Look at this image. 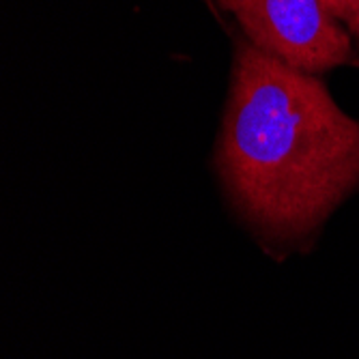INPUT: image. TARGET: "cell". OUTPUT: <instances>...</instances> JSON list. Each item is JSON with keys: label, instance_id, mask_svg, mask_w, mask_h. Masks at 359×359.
Masks as SVG:
<instances>
[{"label": "cell", "instance_id": "cell-2", "mask_svg": "<svg viewBox=\"0 0 359 359\" xmlns=\"http://www.w3.org/2000/svg\"><path fill=\"white\" fill-rule=\"evenodd\" d=\"M245 39L290 67L320 74L355 62L348 32L323 0H217Z\"/></svg>", "mask_w": 359, "mask_h": 359}, {"label": "cell", "instance_id": "cell-1", "mask_svg": "<svg viewBox=\"0 0 359 359\" xmlns=\"http://www.w3.org/2000/svg\"><path fill=\"white\" fill-rule=\"evenodd\" d=\"M217 168L258 237L304 241L359 185V121L314 74L243 41L235 52Z\"/></svg>", "mask_w": 359, "mask_h": 359}, {"label": "cell", "instance_id": "cell-3", "mask_svg": "<svg viewBox=\"0 0 359 359\" xmlns=\"http://www.w3.org/2000/svg\"><path fill=\"white\" fill-rule=\"evenodd\" d=\"M323 5L330 9L336 20L344 24H348L359 11V0H323Z\"/></svg>", "mask_w": 359, "mask_h": 359}, {"label": "cell", "instance_id": "cell-4", "mask_svg": "<svg viewBox=\"0 0 359 359\" xmlns=\"http://www.w3.org/2000/svg\"><path fill=\"white\" fill-rule=\"evenodd\" d=\"M346 26H348V30L353 32V35H355V37L359 39V11H357V15H355V18H353V20H351V22H348Z\"/></svg>", "mask_w": 359, "mask_h": 359}]
</instances>
